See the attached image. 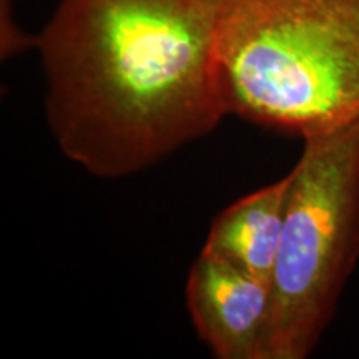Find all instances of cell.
<instances>
[{
  "instance_id": "cell-1",
  "label": "cell",
  "mask_w": 359,
  "mask_h": 359,
  "mask_svg": "<svg viewBox=\"0 0 359 359\" xmlns=\"http://www.w3.org/2000/svg\"><path fill=\"white\" fill-rule=\"evenodd\" d=\"M223 0H60L37 35L58 150L102 180L133 177L228 114L217 58Z\"/></svg>"
},
{
  "instance_id": "cell-6",
  "label": "cell",
  "mask_w": 359,
  "mask_h": 359,
  "mask_svg": "<svg viewBox=\"0 0 359 359\" xmlns=\"http://www.w3.org/2000/svg\"><path fill=\"white\" fill-rule=\"evenodd\" d=\"M37 43V37L22 34L17 27H13V15H12V0H2V58H11L17 53L27 50Z\"/></svg>"
},
{
  "instance_id": "cell-3",
  "label": "cell",
  "mask_w": 359,
  "mask_h": 359,
  "mask_svg": "<svg viewBox=\"0 0 359 359\" xmlns=\"http://www.w3.org/2000/svg\"><path fill=\"white\" fill-rule=\"evenodd\" d=\"M266 359H306L359 264V123L303 140L288 172Z\"/></svg>"
},
{
  "instance_id": "cell-5",
  "label": "cell",
  "mask_w": 359,
  "mask_h": 359,
  "mask_svg": "<svg viewBox=\"0 0 359 359\" xmlns=\"http://www.w3.org/2000/svg\"><path fill=\"white\" fill-rule=\"evenodd\" d=\"M290 175L250 193L213 219L201 251L271 283L283 238Z\"/></svg>"
},
{
  "instance_id": "cell-4",
  "label": "cell",
  "mask_w": 359,
  "mask_h": 359,
  "mask_svg": "<svg viewBox=\"0 0 359 359\" xmlns=\"http://www.w3.org/2000/svg\"><path fill=\"white\" fill-rule=\"evenodd\" d=\"M187 308L217 359H266L271 285L200 251L187 280Z\"/></svg>"
},
{
  "instance_id": "cell-2",
  "label": "cell",
  "mask_w": 359,
  "mask_h": 359,
  "mask_svg": "<svg viewBox=\"0 0 359 359\" xmlns=\"http://www.w3.org/2000/svg\"><path fill=\"white\" fill-rule=\"evenodd\" d=\"M217 58L230 115L302 140L359 123V0H223Z\"/></svg>"
}]
</instances>
